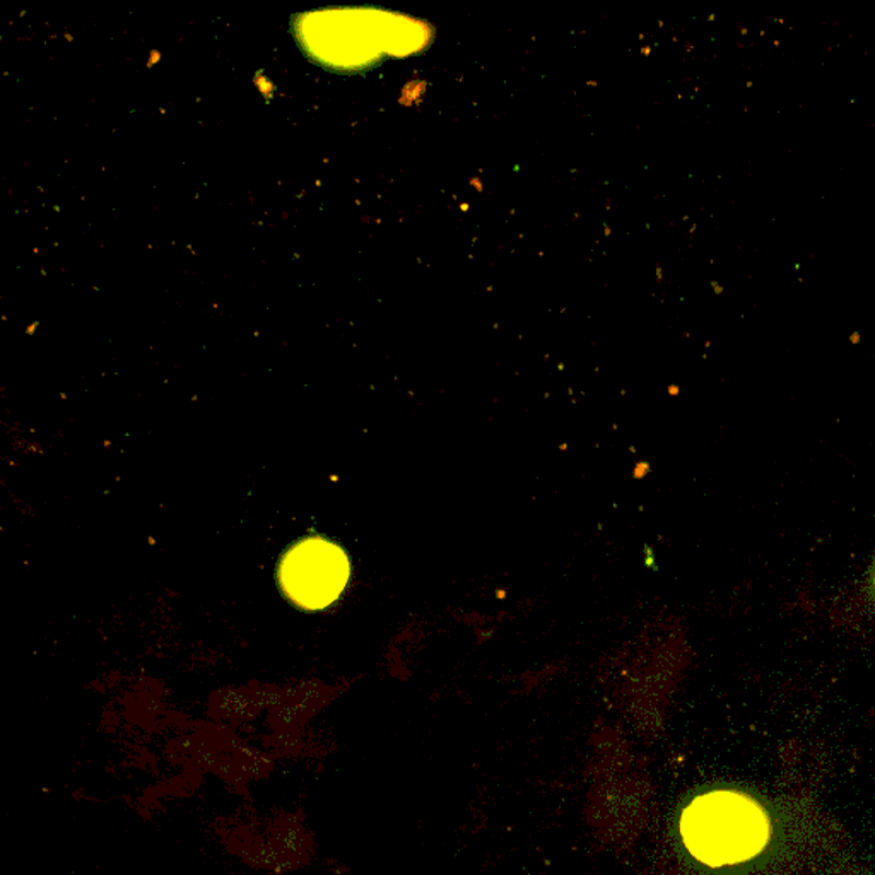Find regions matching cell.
I'll return each mask as SVG.
<instances>
[{
  "label": "cell",
  "instance_id": "obj_1",
  "mask_svg": "<svg viewBox=\"0 0 875 875\" xmlns=\"http://www.w3.org/2000/svg\"><path fill=\"white\" fill-rule=\"evenodd\" d=\"M771 817L755 797L713 790L694 798L681 817L686 849L710 867L746 864L768 849Z\"/></svg>",
  "mask_w": 875,
  "mask_h": 875
},
{
  "label": "cell",
  "instance_id": "obj_2",
  "mask_svg": "<svg viewBox=\"0 0 875 875\" xmlns=\"http://www.w3.org/2000/svg\"><path fill=\"white\" fill-rule=\"evenodd\" d=\"M349 572L343 549L323 539H308L286 554L279 578L289 599L298 606L323 609L343 594Z\"/></svg>",
  "mask_w": 875,
  "mask_h": 875
}]
</instances>
